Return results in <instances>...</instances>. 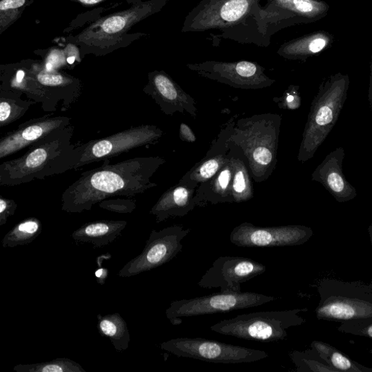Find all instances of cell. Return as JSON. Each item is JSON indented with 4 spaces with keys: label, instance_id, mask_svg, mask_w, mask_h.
Masks as SVG:
<instances>
[{
    "label": "cell",
    "instance_id": "cell-1",
    "mask_svg": "<svg viewBox=\"0 0 372 372\" xmlns=\"http://www.w3.org/2000/svg\"><path fill=\"white\" fill-rule=\"evenodd\" d=\"M109 162L106 160L100 168L82 173L68 186L61 197L63 211L82 213L111 197L144 194L156 186L151 178L162 159L136 157L114 165Z\"/></svg>",
    "mask_w": 372,
    "mask_h": 372
},
{
    "label": "cell",
    "instance_id": "cell-2",
    "mask_svg": "<svg viewBox=\"0 0 372 372\" xmlns=\"http://www.w3.org/2000/svg\"><path fill=\"white\" fill-rule=\"evenodd\" d=\"M71 125L53 132L31 146L23 156L0 165V185L16 186L75 170L79 145Z\"/></svg>",
    "mask_w": 372,
    "mask_h": 372
},
{
    "label": "cell",
    "instance_id": "cell-3",
    "mask_svg": "<svg viewBox=\"0 0 372 372\" xmlns=\"http://www.w3.org/2000/svg\"><path fill=\"white\" fill-rule=\"evenodd\" d=\"M261 0H202L187 16L182 32L220 30L225 38L237 40L249 25L266 31V15Z\"/></svg>",
    "mask_w": 372,
    "mask_h": 372
},
{
    "label": "cell",
    "instance_id": "cell-4",
    "mask_svg": "<svg viewBox=\"0 0 372 372\" xmlns=\"http://www.w3.org/2000/svg\"><path fill=\"white\" fill-rule=\"evenodd\" d=\"M318 320L340 322L372 318V283L323 278L318 287Z\"/></svg>",
    "mask_w": 372,
    "mask_h": 372
},
{
    "label": "cell",
    "instance_id": "cell-5",
    "mask_svg": "<svg viewBox=\"0 0 372 372\" xmlns=\"http://www.w3.org/2000/svg\"><path fill=\"white\" fill-rule=\"evenodd\" d=\"M308 311L305 308L242 314L222 320L211 329L223 335L247 340L277 342L287 337L290 328L304 324L306 321L299 314Z\"/></svg>",
    "mask_w": 372,
    "mask_h": 372
},
{
    "label": "cell",
    "instance_id": "cell-6",
    "mask_svg": "<svg viewBox=\"0 0 372 372\" xmlns=\"http://www.w3.org/2000/svg\"><path fill=\"white\" fill-rule=\"evenodd\" d=\"M161 349L178 357L216 364L253 363L266 359L261 350L201 337H178L161 344Z\"/></svg>",
    "mask_w": 372,
    "mask_h": 372
},
{
    "label": "cell",
    "instance_id": "cell-7",
    "mask_svg": "<svg viewBox=\"0 0 372 372\" xmlns=\"http://www.w3.org/2000/svg\"><path fill=\"white\" fill-rule=\"evenodd\" d=\"M277 297L254 292L218 293L171 302L166 316L174 326L182 323L181 318L228 313L260 306Z\"/></svg>",
    "mask_w": 372,
    "mask_h": 372
},
{
    "label": "cell",
    "instance_id": "cell-8",
    "mask_svg": "<svg viewBox=\"0 0 372 372\" xmlns=\"http://www.w3.org/2000/svg\"><path fill=\"white\" fill-rule=\"evenodd\" d=\"M161 134V131L156 126L143 125L80 144L75 170L151 144L156 142Z\"/></svg>",
    "mask_w": 372,
    "mask_h": 372
},
{
    "label": "cell",
    "instance_id": "cell-9",
    "mask_svg": "<svg viewBox=\"0 0 372 372\" xmlns=\"http://www.w3.org/2000/svg\"><path fill=\"white\" fill-rule=\"evenodd\" d=\"M191 232L182 225L152 230L143 252L129 261L118 273L120 277H131L165 265L182 251L181 242Z\"/></svg>",
    "mask_w": 372,
    "mask_h": 372
},
{
    "label": "cell",
    "instance_id": "cell-10",
    "mask_svg": "<svg viewBox=\"0 0 372 372\" xmlns=\"http://www.w3.org/2000/svg\"><path fill=\"white\" fill-rule=\"evenodd\" d=\"M313 235L306 226L258 227L244 223L232 230L230 242L240 247H292L304 244Z\"/></svg>",
    "mask_w": 372,
    "mask_h": 372
},
{
    "label": "cell",
    "instance_id": "cell-11",
    "mask_svg": "<svg viewBox=\"0 0 372 372\" xmlns=\"http://www.w3.org/2000/svg\"><path fill=\"white\" fill-rule=\"evenodd\" d=\"M266 271V267L243 257L222 256L202 277L198 286L204 289L221 288L222 293H240L242 285Z\"/></svg>",
    "mask_w": 372,
    "mask_h": 372
},
{
    "label": "cell",
    "instance_id": "cell-12",
    "mask_svg": "<svg viewBox=\"0 0 372 372\" xmlns=\"http://www.w3.org/2000/svg\"><path fill=\"white\" fill-rule=\"evenodd\" d=\"M71 125L66 116L45 115L19 125L0 140V159H3L23 149L30 148L53 132Z\"/></svg>",
    "mask_w": 372,
    "mask_h": 372
},
{
    "label": "cell",
    "instance_id": "cell-13",
    "mask_svg": "<svg viewBox=\"0 0 372 372\" xmlns=\"http://www.w3.org/2000/svg\"><path fill=\"white\" fill-rule=\"evenodd\" d=\"M35 75L51 104L52 112L56 111L61 101V111L69 109L81 96V85L75 78L45 68Z\"/></svg>",
    "mask_w": 372,
    "mask_h": 372
},
{
    "label": "cell",
    "instance_id": "cell-14",
    "mask_svg": "<svg viewBox=\"0 0 372 372\" xmlns=\"http://www.w3.org/2000/svg\"><path fill=\"white\" fill-rule=\"evenodd\" d=\"M189 67L203 74L227 80L253 82L266 79L261 66L247 61L234 63L207 61L189 65Z\"/></svg>",
    "mask_w": 372,
    "mask_h": 372
},
{
    "label": "cell",
    "instance_id": "cell-15",
    "mask_svg": "<svg viewBox=\"0 0 372 372\" xmlns=\"http://www.w3.org/2000/svg\"><path fill=\"white\" fill-rule=\"evenodd\" d=\"M334 41L330 32L316 31L284 43L277 54L286 59L305 61L329 49Z\"/></svg>",
    "mask_w": 372,
    "mask_h": 372
},
{
    "label": "cell",
    "instance_id": "cell-16",
    "mask_svg": "<svg viewBox=\"0 0 372 372\" xmlns=\"http://www.w3.org/2000/svg\"><path fill=\"white\" fill-rule=\"evenodd\" d=\"M125 221H99L84 224L72 235L77 244L89 243L95 248L111 244L122 235Z\"/></svg>",
    "mask_w": 372,
    "mask_h": 372
},
{
    "label": "cell",
    "instance_id": "cell-17",
    "mask_svg": "<svg viewBox=\"0 0 372 372\" xmlns=\"http://www.w3.org/2000/svg\"><path fill=\"white\" fill-rule=\"evenodd\" d=\"M269 5L294 16L302 23H311L328 14L330 6L323 0H267Z\"/></svg>",
    "mask_w": 372,
    "mask_h": 372
},
{
    "label": "cell",
    "instance_id": "cell-18",
    "mask_svg": "<svg viewBox=\"0 0 372 372\" xmlns=\"http://www.w3.org/2000/svg\"><path fill=\"white\" fill-rule=\"evenodd\" d=\"M97 328L101 336L108 337L116 351L128 350L130 342L127 323L120 314H99Z\"/></svg>",
    "mask_w": 372,
    "mask_h": 372
},
{
    "label": "cell",
    "instance_id": "cell-19",
    "mask_svg": "<svg viewBox=\"0 0 372 372\" xmlns=\"http://www.w3.org/2000/svg\"><path fill=\"white\" fill-rule=\"evenodd\" d=\"M311 347L315 349L320 356L336 372H372V368L351 359L327 342L315 340L311 342Z\"/></svg>",
    "mask_w": 372,
    "mask_h": 372
},
{
    "label": "cell",
    "instance_id": "cell-20",
    "mask_svg": "<svg viewBox=\"0 0 372 372\" xmlns=\"http://www.w3.org/2000/svg\"><path fill=\"white\" fill-rule=\"evenodd\" d=\"M37 104L32 100H23L17 93L3 90L0 91V127H6L20 120Z\"/></svg>",
    "mask_w": 372,
    "mask_h": 372
},
{
    "label": "cell",
    "instance_id": "cell-21",
    "mask_svg": "<svg viewBox=\"0 0 372 372\" xmlns=\"http://www.w3.org/2000/svg\"><path fill=\"white\" fill-rule=\"evenodd\" d=\"M42 230L41 221L36 218H29L16 224L4 237V247H16L33 242Z\"/></svg>",
    "mask_w": 372,
    "mask_h": 372
},
{
    "label": "cell",
    "instance_id": "cell-22",
    "mask_svg": "<svg viewBox=\"0 0 372 372\" xmlns=\"http://www.w3.org/2000/svg\"><path fill=\"white\" fill-rule=\"evenodd\" d=\"M144 91L162 107L176 102L179 99L178 90L171 79L163 73L151 75L149 85Z\"/></svg>",
    "mask_w": 372,
    "mask_h": 372
},
{
    "label": "cell",
    "instance_id": "cell-23",
    "mask_svg": "<svg viewBox=\"0 0 372 372\" xmlns=\"http://www.w3.org/2000/svg\"><path fill=\"white\" fill-rule=\"evenodd\" d=\"M290 357L297 372H336L312 347L304 352L294 351Z\"/></svg>",
    "mask_w": 372,
    "mask_h": 372
},
{
    "label": "cell",
    "instance_id": "cell-24",
    "mask_svg": "<svg viewBox=\"0 0 372 372\" xmlns=\"http://www.w3.org/2000/svg\"><path fill=\"white\" fill-rule=\"evenodd\" d=\"M13 370L17 372H86L80 364L66 358L33 364H18Z\"/></svg>",
    "mask_w": 372,
    "mask_h": 372
},
{
    "label": "cell",
    "instance_id": "cell-25",
    "mask_svg": "<svg viewBox=\"0 0 372 372\" xmlns=\"http://www.w3.org/2000/svg\"><path fill=\"white\" fill-rule=\"evenodd\" d=\"M337 330L342 333L372 339V318L342 322Z\"/></svg>",
    "mask_w": 372,
    "mask_h": 372
},
{
    "label": "cell",
    "instance_id": "cell-26",
    "mask_svg": "<svg viewBox=\"0 0 372 372\" xmlns=\"http://www.w3.org/2000/svg\"><path fill=\"white\" fill-rule=\"evenodd\" d=\"M99 206L106 211L116 213H132L136 208L133 199H106L99 203Z\"/></svg>",
    "mask_w": 372,
    "mask_h": 372
},
{
    "label": "cell",
    "instance_id": "cell-27",
    "mask_svg": "<svg viewBox=\"0 0 372 372\" xmlns=\"http://www.w3.org/2000/svg\"><path fill=\"white\" fill-rule=\"evenodd\" d=\"M247 175L245 170L242 168L237 170L234 179V194L237 200H245L248 199L249 195V182Z\"/></svg>",
    "mask_w": 372,
    "mask_h": 372
},
{
    "label": "cell",
    "instance_id": "cell-28",
    "mask_svg": "<svg viewBox=\"0 0 372 372\" xmlns=\"http://www.w3.org/2000/svg\"><path fill=\"white\" fill-rule=\"evenodd\" d=\"M17 208L18 204L14 200L0 197V226L6 224L8 218L14 216Z\"/></svg>",
    "mask_w": 372,
    "mask_h": 372
},
{
    "label": "cell",
    "instance_id": "cell-29",
    "mask_svg": "<svg viewBox=\"0 0 372 372\" xmlns=\"http://www.w3.org/2000/svg\"><path fill=\"white\" fill-rule=\"evenodd\" d=\"M128 20L123 16H113L107 18L101 26L102 30L107 34L118 33L124 30Z\"/></svg>",
    "mask_w": 372,
    "mask_h": 372
},
{
    "label": "cell",
    "instance_id": "cell-30",
    "mask_svg": "<svg viewBox=\"0 0 372 372\" xmlns=\"http://www.w3.org/2000/svg\"><path fill=\"white\" fill-rule=\"evenodd\" d=\"M111 259V254L106 253L99 256L97 259L98 269L95 272L97 283L101 285H104L108 275V270L103 267V262Z\"/></svg>",
    "mask_w": 372,
    "mask_h": 372
},
{
    "label": "cell",
    "instance_id": "cell-31",
    "mask_svg": "<svg viewBox=\"0 0 372 372\" xmlns=\"http://www.w3.org/2000/svg\"><path fill=\"white\" fill-rule=\"evenodd\" d=\"M220 168L219 161L217 159H211L202 165L199 170V174L202 179L206 180L212 178Z\"/></svg>",
    "mask_w": 372,
    "mask_h": 372
},
{
    "label": "cell",
    "instance_id": "cell-32",
    "mask_svg": "<svg viewBox=\"0 0 372 372\" xmlns=\"http://www.w3.org/2000/svg\"><path fill=\"white\" fill-rule=\"evenodd\" d=\"M333 110L329 106H323L316 116V123L319 126L328 125L333 120Z\"/></svg>",
    "mask_w": 372,
    "mask_h": 372
},
{
    "label": "cell",
    "instance_id": "cell-33",
    "mask_svg": "<svg viewBox=\"0 0 372 372\" xmlns=\"http://www.w3.org/2000/svg\"><path fill=\"white\" fill-rule=\"evenodd\" d=\"M254 160L257 164L267 166L270 164L272 161V154L266 148L261 147L255 149L253 153Z\"/></svg>",
    "mask_w": 372,
    "mask_h": 372
},
{
    "label": "cell",
    "instance_id": "cell-34",
    "mask_svg": "<svg viewBox=\"0 0 372 372\" xmlns=\"http://www.w3.org/2000/svg\"><path fill=\"white\" fill-rule=\"evenodd\" d=\"M328 181L330 188L337 194H340L345 189V182L338 173H331L328 177Z\"/></svg>",
    "mask_w": 372,
    "mask_h": 372
},
{
    "label": "cell",
    "instance_id": "cell-35",
    "mask_svg": "<svg viewBox=\"0 0 372 372\" xmlns=\"http://www.w3.org/2000/svg\"><path fill=\"white\" fill-rule=\"evenodd\" d=\"M231 178L230 171L228 169H225L221 172L218 180H217V188L221 192H225L228 190L230 181Z\"/></svg>",
    "mask_w": 372,
    "mask_h": 372
},
{
    "label": "cell",
    "instance_id": "cell-36",
    "mask_svg": "<svg viewBox=\"0 0 372 372\" xmlns=\"http://www.w3.org/2000/svg\"><path fill=\"white\" fill-rule=\"evenodd\" d=\"M26 0H2L0 3V11L4 12L12 9H17L25 4Z\"/></svg>",
    "mask_w": 372,
    "mask_h": 372
},
{
    "label": "cell",
    "instance_id": "cell-37",
    "mask_svg": "<svg viewBox=\"0 0 372 372\" xmlns=\"http://www.w3.org/2000/svg\"><path fill=\"white\" fill-rule=\"evenodd\" d=\"M180 134L185 141L190 142H194L196 141V137L191 129L185 124H182L180 126Z\"/></svg>",
    "mask_w": 372,
    "mask_h": 372
},
{
    "label": "cell",
    "instance_id": "cell-38",
    "mask_svg": "<svg viewBox=\"0 0 372 372\" xmlns=\"http://www.w3.org/2000/svg\"><path fill=\"white\" fill-rule=\"evenodd\" d=\"M80 1L83 4L92 6L99 4L102 0H80Z\"/></svg>",
    "mask_w": 372,
    "mask_h": 372
},
{
    "label": "cell",
    "instance_id": "cell-39",
    "mask_svg": "<svg viewBox=\"0 0 372 372\" xmlns=\"http://www.w3.org/2000/svg\"><path fill=\"white\" fill-rule=\"evenodd\" d=\"M75 56H72V57H68L67 58V62L68 64H73L75 62Z\"/></svg>",
    "mask_w": 372,
    "mask_h": 372
},
{
    "label": "cell",
    "instance_id": "cell-40",
    "mask_svg": "<svg viewBox=\"0 0 372 372\" xmlns=\"http://www.w3.org/2000/svg\"><path fill=\"white\" fill-rule=\"evenodd\" d=\"M368 230V234H369L371 243V245H372V225L369 226Z\"/></svg>",
    "mask_w": 372,
    "mask_h": 372
},
{
    "label": "cell",
    "instance_id": "cell-41",
    "mask_svg": "<svg viewBox=\"0 0 372 372\" xmlns=\"http://www.w3.org/2000/svg\"><path fill=\"white\" fill-rule=\"evenodd\" d=\"M293 100H294V97H293L292 96H289V97H287V101H288L289 103L292 102Z\"/></svg>",
    "mask_w": 372,
    "mask_h": 372
},
{
    "label": "cell",
    "instance_id": "cell-42",
    "mask_svg": "<svg viewBox=\"0 0 372 372\" xmlns=\"http://www.w3.org/2000/svg\"><path fill=\"white\" fill-rule=\"evenodd\" d=\"M369 354H371L372 355V349H371V350H369Z\"/></svg>",
    "mask_w": 372,
    "mask_h": 372
}]
</instances>
